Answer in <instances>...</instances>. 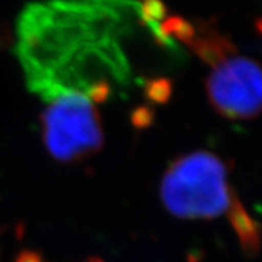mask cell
Segmentation results:
<instances>
[{"mask_svg": "<svg viewBox=\"0 0 262 262\" xmlns=\"http://www.w3.org/2000/svg\"><path fill=\"white\" fill-rule=\"evenodd\" d=\"M139 25L138 0H46L16 23V56L27 89L43 102L66 93L102 104L124 91L133 67L122 39Z\"/></svg>", "mask_w": 262, "mask_h": 262, "instance_id": "cell-1", "label": "cell"}, {"mask_svg": "<svg viewBox=\"0 0 262 262\" xmlns=\"http://www.w3.org/2000/svg\"><path fill=\"white\" fill-rule=\"evenodd\" d=\"M228 166L206 150L172 161L163 174L159 195L166 210L181 220H211L226 213L233 198Z\"/></svg>", "mask_w": 262, "mask_h": 262, "instance_id": "cell-2", "label": "cell"}, {"mask_svg": "<svg viewBox=\"0 0 262 262\" xmlns=\"http://www.w3.org/2000/svg\"><path fill=\"white\" fill-rule=\"evenodd\" d=\"M40 123L43 143L60 163L80 162L103 147L99 111L83 94L66 93L47 100Z\"/></svg>", "mask_w": 262, "mask_h": 262, "instance_id": "cell-3", "label": "cell"}, {"mask_svg": "<svg viewBox=\"0 0 262 262\" xmlns=\"http://www.w3.org/2000/svg\"><path fill=\"white\" fill-rule=\"evenodd\" d=\"M206 94L210 106L221 117L231 121L253 119L261 111L259 64L249 56H230L211 69Z\"/></svg>", "mask_w": 262, "mask_h": 262, "instance_id": "cell-4", "label": "cell"}, {"mask_svg": "<svg viewBox=\"0 0 262 262\" xmlns=\"http://www.w3.org/2000/svg\"><path fill=\"white\" fill-rule=\"evenodd\" d=\"M193 25L195 32L186 46L211 69L238 54L237 47L231 41L230 36L218 30L215 20L196 19Z\"/></svg>", "mask_w": 262, "mask_h": 262, "instance_id": "cell-5", "label": "cell"}, {"mask_svg": "<svg viewBox=\"0 0 262 262\" xmlns=\"http://www.w3.org/2000/svg\"><path fill=\"white\" fill-rule=\"evenodd\" d=\"M226 213L244 254L248 257L258 255L261 245V228L235 193L233 194L230 206Z\"/></svg>", "mask_w": 262, "mask_h": 262, "instance_id": "cell-6", "label": "cell"}, {"mask_svg": "<svg viewBox=\"0 0 262 262\" xmlns=\"http://www.w3.org/2000/svg\"><path fill=\"white\" fill-rule=\"evenodd\" d=\"M145 95L151 103L166 104L172 95V82L166 76L148 78L145 80Z\"/></svg>", "mask_w": 262, "mask_h": 262, "instance_id": "cell-7", "label": "cell"}, {"mask_svg": "<svg viewBox=\"0 0 262 262\" xmlns=\"http://www.w3.org/2000/svg\"><path fill=\"white\" fill-rule=\"evenodd\" d=\"M152 122V111L147 107H139L134 111L133 114V123L135 127L143 128L147 127L148 124Z\"/></svg>", "mask_w": 262, "mask_h": 262, "instance_id": "cell-8", "label": "cell"}, {"mask_svg": "<svg viewBox=\"0 0 262 262\" xmlns=\"http://www.w3.org/2000/svg\"><path fill=\"white\" fill-rule=\"evenodd\" d=\"M15 262H45L43 261V255L36 250L31 249H23L21 252L17 253Z\"/></svg>", "mask_w": 262, "mask_h": 262, "instance_id": "cell-9", "label": "cell"}, {"mask_svg": "<svg viewBox=\"0 0 262 262\" xmlns=\"http://www.w3.org/2000/svg\"><path fill=\"white\" fill-rule=\"evenodd\" d=\"M11 43H12V32L6 23L0 21V50H4Z\"/></svg>", "mask_w": 262, "mask_h": 262, "instance_id": "cell-10", "label": "cell"}, {"mask_svg": "<svg viewBox=\"0 0 262 262\" xmlns=\"http://www.w3.org/2000/svg\"><path fill=\"white\" fill-rule=\"evenodd\" d=\"M89 262H103V261H102V259H99V258H95V257H93V258L89 259Z\"/></svg>", "mask_w": 262, "mask_h": 262, "instance_id": "cell-11", "label": "cell"}, {"mask_svg": "<svg viewBox=\"0 0 262 262\" xmlns=\"http://www.w3.org/2000/svg\"><path fill=\"white\" fill-rule=\"evenodd\" d=\"M4 231V229H0V234H2V233H3Z\"/></svg>", "mask_w": 262, "mask_h": 262, "instance_id": "cell-12", "label": "cell"}]
</instances>
